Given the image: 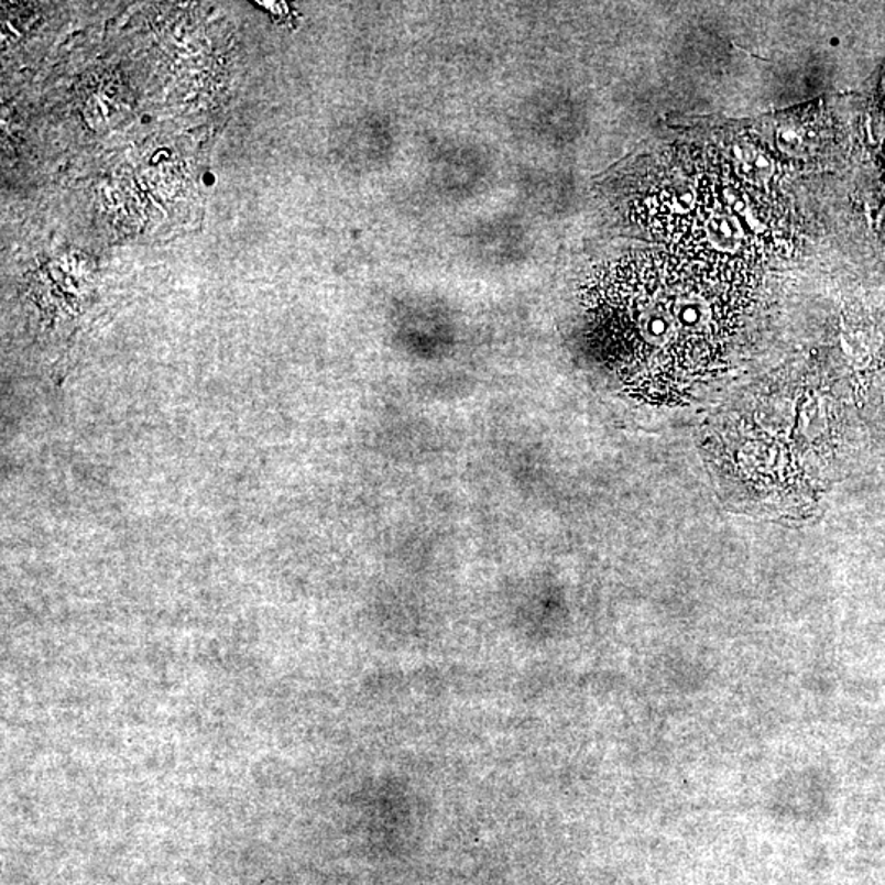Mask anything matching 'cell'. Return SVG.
<instances>
[{
    "label": "cell",
    "mask_w": 885,
    "mask_h": 885,
    "mask_svg": "<svg viewBox=\"0 0 885 885\" xmlns=\"http://www.w3.org/2000/svg\"><path fill=\"white\" fill-rule=\"evenodd\" d=\"M754 281L667 251L615 261L589 291L602 353L640 397L680 402L725 368Z\"/></svg>",
    "instance_id": "obj_1"
},
{
    "label": "cell",
    "mask_w": 885,
    "mask_h": 885,
    "mask_svg": "<svg viewBox=\"0 0 885 885\" xmlns=\"http://www.w3.org/2000/svg\"><path fill=\"white\" fill-rule=\"evenodd\" d=\"M203 181H204V184H207V186H214V184H216V176H214L212 173H206V174H204V179Z\"/></svg>",
    "instance_id": "obj_3"
},
{
    "label": "cell",
    "mask_w": 885,
    "mask_h": 885,
    "mask_svg": "<svg viewBox=\"0 0 885 885\" xmlns=\"http://www.w3.org/2000/svg\"><path fill=\"white\" fill-rule=\"evenodd\" d=\"M645 220L667 253L753 280L796 238L783 197L738 176L722 157L697 151H673L655 167Z\"/></svg>",
    "instance_id": "obj_2"
}]
</instances>
